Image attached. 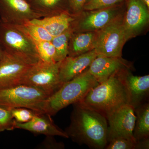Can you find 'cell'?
Masks as SVG:
<instances>
[{"instance_id": "cell-25", "label": "cell", "mask_w": 149, "mask_h": 149, "mask_svg": "<svg viewBox=\"0 0 149 149\" xmlns=\"http://www.w3.org/2000/svg\"><path fill=\"white\" fill-rule=\"evenodd\" d=\"M127 0H87L83 10L91 11L107 8L124 2Z\"/></svg>"}, {"instance_id": "cell-8", "label": "cell", "mask_w": 149, "mask_h": 149, "mask_svg": "<svg viewBox=\"0 0 149 149\" xmlns=\"http://www.w3.org/2000/svg\"><path fill=\"white\" fill-rule=\"evenodd\" d=\"M105 116L108 123L107 142L118 137L136 141L133 132L136 116L132 106L124 105L107 113Z\"/></svg>"}, {"instance_id": "cell-1", "label": "cell", "mask_w": 149, "mask_h": 149, "mask_svg": "<svg viewBox=\"0 0 149 149\" xmlns=\"http://www.w3.org/2000/svg\"><path fill=\"white\" fill-rule=\"evenodd\" d=\"M72 105L70 123L65 130L68 138L79 145H85L91 148H105L108 135L105 116L81 102Z\"/></svg>"}, {"instance_id": "cell-16", "label": "cell", "mask_w": 149, "mask_h": 149, "mask_svg": "<svg viewBox=\"0 0 149 149\" xmlns=\"http://www.w3.org/2000/svg\"><path fill=\"white\" fill-rule=\"evenodd\" d=\"M15 128L27 130L37 135L58 136L68 139L65 131L55 124L51 116L45 113H37L32 120L26 123H19L15 121Z\"/></svg>"}, {"instance_id": "cell-26", "label": "cell", "mask_w": 149, "mask_h": 149, "mask_svg": "<svg viewBox=\"0 0 149 149\" xmlns=\"http://www.w3.org/2000/svg\"><path fill=\"white\" fill-rule=\"evenodd\" d=\"M136 141L127 138L118 137L108 141L105 149H135Z\"/></svg>"}, {"instance_id": "cell-23", "label": "cell", "mask_w": 149, "mask_h": 149, "mask_svg": "<svg viewBox=\"0 0 149 149\" xmlns=\"http://www.w3.org/2000/svg\"><path fill=\"white\" fill-rule=\"evenodd\" d=\"M39 58L41 60L48 63L56 61V50L51 41L34 42Z\"/></svg>"}, {"instance_id": "cell-2", "label": "cell", "mask_w": 149, "mask_h": 149, "mask_svg": "<svg viewBox=\"0 0 149 149\" xmlns=\"http://www.w3.org/2000/svg\"><path fill=\"white\" fill-rule=\"evenodd\" d=\"M99 83L88 70L65 83L43 103L42 113L54 115L70 104L82 101Z\"/></svg>"}, {"instance_id": "cell-21", "label": "cell", "mask_w": 149, "mask_h": 149, "mask_svg": "<svg viewBox=\"0 0 149 149\" xmlns=\"http://www.w3.org/2000/svg\"><path fill=\"white\" fill-rule=\"evenodd\" d=\"M73 32L71 26L61 35L54 37L51 41L55 49L56 62L61 61L68 56L69 40Z\"/></svg>"}, {"instance_id": "cell-5", "label": "cell", "mask_w": 149, "mask_h": 149, "mask_svg": "<svg viewBox=\"0 0 149 149\" xmlns=\"http://www.w3.org/2000/svg\"><path fill=\"white\" fill-rule=\"evenodd\" d=\"M0 45L8 53L35 62L40 60L33 40L13 24L1 21Z\"/></svg>"}, {"instance_id": "cell-15", "label": "cell", "mask_w": 149, "mask_h": 149, "mask_svg": "<svg viewBox=\"0 0 149 149\" xmlns=\"http://www.w3.org/2000/svg\"><path fill=\"white\" fill-rule=\"evenodd\" d=\"M127 68L130 69L129 65L121 57L97 55L92 62L88 71L100 83Z\"/></svg>"}, {"instance_id": "cell-20", "label": "cell", "mask_w": 149, "mask_h": 149, "mask_svg": "<svg viewBox=\"0 0 149 149\" xmlns=\"http://www.w3.org/2000/svg\"><path fill=\"white\" fill-rule=\"evenodd\" d=\"M32 9L42 17L59 14L65 11L60 8L62 0H35Z\"/></svg>"}, {"instance_id": "cell-27", "label": "cell", "mask_w": 149, "mask_h": 149, "mask_svg": "<svg viewBox=\"0 0 149 149\" xmlns=\"http://www.w3.org/2000/svg\"><path fill=\"white\" fill-rule=\"evenodd\" d=\"M11 113L15 121L21 123L29 122L37 113L32 109L25 108L11 109Z\"/></svg>"}, {"instance_id": "cell-31", "label": "cell", "mask_w": 149, "mask_h": 149, "mask_svg": "<svg viewBox=\"0 0 149 149\" xmlns=\"http://www.w3.org/2000/svg\"><path fill=\"white\" fill-rule=\"evenodd\" d=\"M147 6V7L149 8V0H141Z\"/></svg>"}, {"instance_id": "cell-32", "label": "cell", "mask_w": 149, "mask_h": 149, "mask_svg": "<svg viewBox=\"0 0 149 149\" xmlns=\"http://www.w3.org/2000/svg\"><path fill=\"white\" fill-rule=\"evenodd\" d=\"M3 52V51L2 49L1 48V45H0V61L2 57Z\"/></svg>"}, {"instance_id": "cell-7", "label": "cell", "mask_w": 149, "mask_h": 149, "mask_svg": "<svg viewBox=\"0 0 149 149\" xmlns=\"http://www.w3.org/2000/svg\"><path fill=\"white\" fill-rule=\"evenodd\" d=\"M124 13L97 31L95 49L98 55L120 58L123 48L128 40L123 28Z\"/></svg>"}, {"instance_id": "cell-4", "label": "cell", "mask_w": 149, "mask_h": 149, "mask_svg": "<svg viewBox=\"0 0 149 149\" xmlns=\"http://www.w3.org/2000/svg\"><path fill=\"white\" fill-rule=\"evenodd\" d=\"M49 97L42 90L23 84L0 88V106L10 109L25 108L42 113L43 103Z\"/></svg>"}, {"instance_id": "cell-3", "label": "cell", "mask_w": 149, "mask_h": 149, "mask_svg": "<svg viewBox=\"0 0 149 149\" xmlns=\"http://www.w3.org/2000/svg\"><path fill=\"white\" fill-rule=\"evenodd\" d=\"M80 102L105 116L122 106L129 104V101L125 86L117 73L99 83Z\"/></svg>"}, {"instance_id": "cell-17", "label": "cell", "mask_w": 149, "mask_h": 149, "mask_svg": "<svg viewBox=\"0 0 149 149\" xmlns=\"http://www.w3.org/2000/svg\"><path fill=\"white\" fill-rule=\"evenodd\" d=\"M75 18L67 11L47 17L33 19L29 21L46 29L53 37L61 35L72 26Z\"/></svg>"}, {"instance_id": "cell-10", "label": "cell", "mask_w": 149, "mask_h": 149, "mask_svg": "<svg viewBox=\"0 0 149 149\" xmlns=\"http://www.w3.org/2000/svg\"><path fill=\"white\" fill-rule=\"evenodd\" d=\"M37 62L3 51L0 61V88L19 85L24 74Z\"/></svg>"}, {"instance_id": "cell-29", "label": "cell", "mask_w": 149, "mask_h": 149, "mask_svg": "<svg viewBox=\"0 0 149 149\" xmlns=\"http://www.w3.org/2000/svg\"><path fill=\"white\" fill-rule=\"evenodd\" d=\"M87 0H69L70 9L74 14L79 13L83 10V7Z\"/></svg>"}, {"instance_id": "cell-30", "label": "cell", "mask_w": 149, "mask_h": 149, "mask_svg": "<svg viewBox=\"0 0 149 149\" xmlns=\"http://www.w3.org/2000/svg\"><path fill=\"white\" fill-rule=\"evenodd\" d=\"M149 148V139L136 141L135 149H148Z\"/></svg>"}, {"instance_id": "cell-13", "label": "cell", "mask_w": 149, "mask_h": 149, "mask_svg": "<svg viewBox=\"0 0 149 149\" xmlns=\"http://www.w3.org/2000/svg\"><path fill=\"white\" fill-rule=\"evenodd\" d=\"M118 75L125 86L129 98V104L134 108L147 100L149 93V75H134L129 68L123 69Z\"/></svg>"}, {"instance_id": "cell-22", "label": "cell", "mask_w": 149, "mask_h": 149, "mask_svg": "<svg viewBox=\"0 0 149 149\" xmlns=\"http://www.w3.org/2000/svg\"><path fill=\"white\" fill-rule=\"evenodd\" d=\"M24 32L33 42L51 41L53 37L43 27L29 21L19 25H14Z\"/></svg>"}, {"instance_id": "cell-28", "label": "cell", "mask_w": 149, "mask_h": 149, "mask_svg": "<svg viewBox=\"0 0 149 149\" xmlns=\"http://www.w3.org/2000/svg\"><path fill=\"white\" fill-rule=\"evenodd\" d=\"M54 137L52 136H46V138L42 144L43 147L47 149H64V144L61 142H57Z\"/></svg>"}, {"instance_id": "cell-14", "label": "cell", "mask_w": 149, "mask_h": 149, "mask_svg": "<svg viewBox=\"0 0 149 149\" xmlns=\"http://www.w3.org/2000/svg\"><path fill=\"white\" fill-rule=\"evenodd\" d=\"M95 49L74 57L67 56L61 62L59 79L62 85L88 70L97 56Z\"/></svg>"}, {"instance_id": "cell-12", "label": "cell", "mask_w": 149, "mask_h": 149, "mask_svg": "<svg viewBox=\"0 0 149 149\" xmlns=\"http://www.w3.org/2000/svg\"><path fill=\"white\" fill-rule=\"evenodd\" d=\"M41 17L25 0H0V21L19 25Z\"/></svg>"}, {"instance_id": "cell-9", "label": "cell", "mask_w": 149, "mask_h": 149, "mask_svg": "<svg viewBox=\"0 0 149 149\" xmlns=\"http://www.w3.org/2000/svg\"><path fill=\"white\" fill-rule=\"evenodd\" d=\"M122 3L107 8L88 11L72 26L74 32H97L124 13Z\"/></svg>"}, {"instance_id": "cell-18", "label": "cell", "mask_w": 149, "mask_h": 149, "mask_svg": "<svg viewBox=\"0 0 149 149\" xmlns=\"http://www.w3.org/2000/svg\"><path fill=\"white\" fill-rule=\"evenodd\" d=\"M97 32H73L70 39L68 56L74 57L94 49Z\"/></svg>"}, {"instance_id": "cell-24", "label": "cell", "mask_w": 149, "mask_h": 149, "mask_svg": "<svg viewBox=\"0 0 149 149\" xmlns=\"http://www.w3.org/2000/svg\"><path fill=\"white\" fill-rule=\"evenodd\" d=\"M15 120L11 113V109L0 106V133L5 130H13Z\"/></svg>"}, {"instance_id": "cell-19", "label": "cell", "mask_w": 149, "mask_h": 149, "mask_svg": "<svg viewBox=\"0 0 149 149\" xmlns=\"http://www.w3.org/2000/svg\"><path fill=\"white\" fill-rule=\"evenodd\" d=\"M136 120L133 137L136 141L149 139V103L145 102L135 108Z\"/></svg>"}, {"instance_id": "cell-6", "label": "cell", "mask_w": 149, "mask_h": 149, "mask_svg": "<svg viewBox=\"0 0 149 149\" xmlns=\"http://www.w3.org/2000/svg\"><path fill=\"white\" fill-rule=\"evenodd\" d=\"M61 62L48 63L40 60L24 74L19 84L41 89L50 96L62 85L59 79Z\"/></svg>"}, {"instance_id": "cell-11", "label": "cell", "mask_w": 149, "mask_h": 149, "mask_svg": "<svg viewBox=\"0 0 149 149\" xmlns=\"http://www.w3.org/2000/svg\"><path fill=\"white\" fill-rule=\"evenodd\" d=\"M123 28L127 40L139 35L149 21V8L141 0H127Z\"/></svg>"}]
</instances>
